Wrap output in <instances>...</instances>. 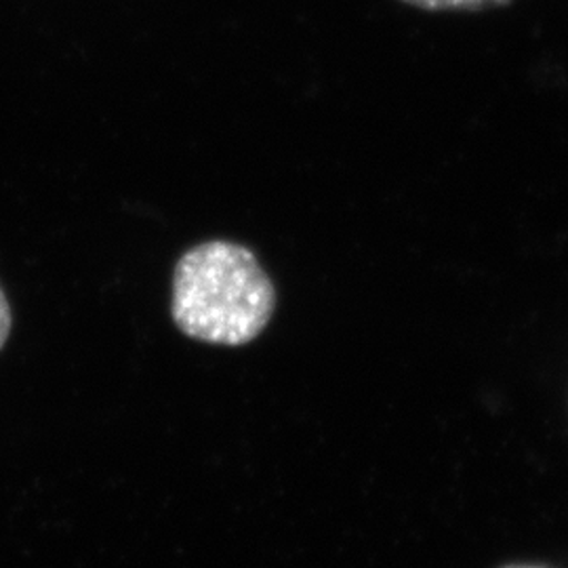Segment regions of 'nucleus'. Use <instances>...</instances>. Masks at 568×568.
Here are the masks:
<instances>
[{"label": "nucleus", "instance_id": "nucleus-3", "mask_svg": "<svg viewBox=\"0 0 568 568\" xmlns=\"http://www.w3.org/2000/svg\"><path fill=\"white\" fill-rule=\"evenodd\" d=\"M11 326H13V314H11V305L9 300L0 286V349L7 344L9 335H11Z\"/></svg>", "mask_w": 568, "mask_h": 568}, {"label": "nucleus", "instance_id": "nucleus-1", "mask_svg": "<svg viewBox=\"0 0 568 568\" xmlns=\"http://www.w3.org/2000/svg\"><path fill=\"white\" fill-rule=\"evenodd\" d=\"M276 312V286L257 255L241 243L206 241L173 270L171 318L185 337L241 347L264 333Z\"/></svg>", "mask_w": 568, "mask_h": 568}, {"label": "nucleus", "instance_id": "nucleus-2", "mask_svg": "<svg viewBox=\"0 0 568 568\" xmlns=\"http://www.w3.org/2000/svg\"><path fill=\"white\" fill-rule=\"evenodd\" d=\"M410 7L432 11V13H474L506 7L511 0H403Z\"/></svg>", "mask_w": 568, "mask_h": 568}, {"label": "nucleus", "instance_id": "nucleus-4", "mask_svg": "<svg viewBox=\"0 0 568 568\" xmlns=\"http://www.w3.org/2000/svg\"><path fill=\"white\" fill-rule=\"evenodd\" d=\"M508 568H541V567H508Z\"/></svg>", "mask_w": 568, "mask_h": 568}]
</instances>
